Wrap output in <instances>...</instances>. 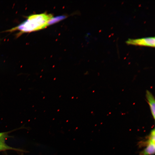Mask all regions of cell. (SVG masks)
<instances>
[{
  "mask_svg": "<svg viewBox=\"0 0 155 155\" xmlns=\"http://www.w3.org/2000/svg\"><path fill=\"white\" fill-rule=\"evenodd\" d=\"M53 18V16L51 14H32L28 16L26 20L19 25L5 31L18 30L19 31L20 34L38 30L46 27Z\"/></svg>",
  "mask_w": 155,
  "mask_h": 155,
  "instance_id": "obj_1",
  "label": "cell"
},
{
  "mask_svg": "<svg viewBox=\"0 0 155 155\" xmlns=\"http://www.w3.org/2000/svg\"><path fill=\"white\" fill-rule=\"evenodd\" d=\"M126 42L128 44L154 47L155 37H148L136 39H129L126 41Z\"/></svg>",
  "mask_w": 155,
  "mask_h": 155,
  "instance_id": "obj_2",
  "label": "cell"
},
{
  "mask_svg": "<svg viewBox=\"0 0 155 155\" xmlns=\"http://www.w3.org/2000/svg\"><path fill=\"white\" fill-rule=\"evenodd\" d=\"M146 97L150 106L151 113L154 119L155 117V101L154 97L150 91L147 90L146 92Z\"/></svg>",
  "mask_w": 155,
  "mask_h": 155,
  "instance_id": "obj_3",
  "label": "cell"
},
{
  "mask_svg": "<svg viewBox=\"0 0 155 155\" xmlns=\"http://www.w3.org/2000/svg\"><path fill=\"white\" fill-rule=\"evenodd\" d=\"M146 146L143 151L140 153L139 155H152L154 154L155 143H150Z\"/></svg>",
  "mask_w": 155,
  "mask_h": 155,
  "instance_id": "obj_4",
  "label": "cell"
},
{
  "mask_svg": "<svg viewBox=\"0 0 155 155\" xmlns=\"http://www.w3.org/2000/svg\"><path fill=\"white\" fill-rule=\"evenodd\" d=\"M9 150H12L21 152L24 151V150L21 149L10 146L6 144L5 143H0V152Z\"/></svg>",
  "mask_w": 155,
  "mask_h": 155,
  "instance_id": "obj_5",
  "label": "cell"
},
{
  "mask_svg": "<svg viewBox=\"0 0 155 155\" xmlns=\"http://www.w3.org/2000/svg\"><path fill=\"white\" fill-rule=\"evenodd\" d=\"M8 132L0 133V143L4 144L5 140L9 137Z\"/></svg>",
  "mask_w": 155,
  "mask_h": 155,
  "instance_id": "obj_6",
  "label": "cell"
},
{
  "mask_svg": "<svg viewBox=\"0 0 155 155\" xmlns=\"http://www.w3.org/2000/svg\"><path fill=\"white\" fill-rule=\"evenodd\" d=\"M21 155H23L22 154Z\"/></svg>",
  "mask_w": 155,
  "mask_h": 155,
  "instance_id": "obj_7",
  "label": "cell"
}]
</instances>
